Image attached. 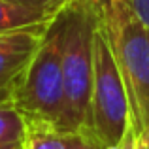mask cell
<instances>
[{
    "mask_svg": "<svg viewBox=\"0 0 149 149\" xmlns=\"http://www.w3.org/2000/svg\"><path fill=\"white\" fill-rule=\"evenodd\" d=\"M62 47L64 115L61 130L74 134L89 128V106L93 89L95 32L98 15L83 0H72L57 17Z\"/></svg>",
    "mask_w": 149,
    "mask_h": 149,
    "instance_id": "6da1fadb",
    "label": "cell"
},
{
    "mask_svg": "<svg viewBox=\"0 0 149 149\" xmlns=\"http://www.w3.org/2000/svg\"><path fill=\"white\" fill-rule=\"evenodd\" d=\"M115 64L123 77L136 134L149 127V26L128 0H113L98 17Z\"/></svg>",
    "mask_w": 149,
    "mask_h": 149,
    "instance_id": "7a4b0ae2",
    "label": "cell"
},
{
    "mask_svg": "<svg viewBox=\"0 0 149 149\" xmlns=\"http://www.w3.org/2000/svg\"><path fill=\"white\" fill-rule=\"evenodd\" d=\"M11 104L29 119L47 121L61 128L64 115V79L57 19L23 74Z\"/></svg>",
    "mask_w": 149,
    "mask_h": 149,
    "instance_id": "3957f363",
    "label": "cell"
},
{
    "mask_svg": "<svg viewBox=\"0 0 149 149\" xmlns=\"http://www.w3.org/2000/svg\"><path fill=\"white\" fill-rule=\"evenodd\" d=\"M95 58H93V89L89 106V130L106 147L115 146L132 127L130 104L123 77L115 64L113 53L106 40L100 23L95 32Z\"/></svg>",
    "mask_w": 149,
    "mask_h": 149,
    "instance_id": "277c9868",
    "label": "cell"
},
{
    "mask_svg": "<svg viewBox=\"0 0 149 149\" xmlns=\"http://www.w3.org/2000/svg\"><path fill=\"white\" fill-rule=\"evenodd\" d=\"M49 26L0 34V104H11L19 81L42 45Z\"/></svg>",
    "mask_w": 149,
    "mask_h": 149,
    "instance_id": "5b68a950",
    "label": "cell"
},
{
    "mask_svg": "<svg viewBox=\"0 0 149 149\" xmlns=\"http://www.w3.org/2000/svg\"><path fill=\"white\" fill-rule=\"evenodd\" d=\"M61 15V11L34 8L26 4L0 0V34L11 30H25L36 26H49Z\"/></svg>",
    "mask_w": 149,
    "mask_h": 149,
    "instance_id": "8992f818",
    "label": "cell"
},
{
    "mask_svg": "<svg viewBox=\"0 0 149 149\" xmlns=\"http://www.w3.org/2000/svg\"><path fill=\"white\" fill-rule=\"evenodd\" d=\"M23 149H68V138L53 123L25 117Z\"/></svg>",
    "mask_w": 149,
    "mask_h": 149,
    "instance_id": "52a82bcc",
    "label": "cell"
},
{
    "mask_svg": "<svg viewBox=\"0 0 149 149\" xmlns=\"http://www.w3.org/2000/svg\"><path fill=\"white\" fill-rule=\"evenodd\" d=\"M25 117L13 104H0V143H23Z\"/></svg>",
    "mask_w": 149,
    "mask_h": 149,
    "instance_id": "ba28073f",
    "label": "cell"
},
{
    "mask_svg": "<svg viewBox=\"0 0 149 149\" xmlns=\"http://www.w3.org/2000/svg\"><path fill=\"white\" fill-rule=\"evenodd\" d=\"M66 138H68V149H106V146L89 128H83L74 134H66Z\"/></svg>",
    "mask_w": 149,
    "mask_h": 149,
    "instance_id": "9c48e42d",
    "label": "cell"
},
{
    "mask_svg": "<svg viewBox=\"0 0 149 149\" xmlns=\"http://www.w3.org/2000/svg\"><path fill=\"white\" fill-rule=\"evenodd\" d=\"M11 2L26 4V6H34V8H45V10H53V11H62L72 0H11Z\"/></svg>",
    "mask_w": 149,
    "mask_h": 149,
    "instance_id": "30bf717a",
    "label": "cell"
},
{
    "mask_svg": "<svg viewBox=\"0 0 149 149\" xmlns=\"http://www.w3.org/2000/svg\"><path fill=\"white\" fill-rule=\"evenodd\" d=\"M128 6L136 13V17L149 26V0H128Z\"/></svg>",
    "mask_w": 149,
    "mask_h": 149,
    "instance_id": "8fae6325",
    "label": "cell"
},
{
    "mask_svg": "<svg viewBox=\"0 0 149 149\" xmlns=\"http://www.w3.org/2000/svg\"><path fill=\"white\" fill-rule=\"evenodd\" d=\"M136 136H138V134H136L134 127H130L127 132H125V136L115 143V146H109V147H106V149H134V146H136Z\"/></svg>",
    "mask_w": 149,
    "mask_h": 149,
    "instance_id": "7c38bea8",
    "label": "cell"
},
{
    "mask_svg": "<svg viewBox=\"0 0 149 149\" xmlns=\"http://www.w3.org/2000/svg\"><path fill=\"white\" fill-rule=\"evenodd\" d=\"M83 2H85V4H89V6L93 8V11H95V13L100 17V13L109 6V4L113 2V0H83Z\"/></svg>",
    "mask_w": 149,
    "mask_h": 149,
    "instance_id": "4fadbf2b",
    "label": "cell"
},
{
    "mask_svg": "<svg viewBox=\"0 0 149 149\" xmlns=\"http://www.w3.org/2000/svg\"><path fill=\"white\" fill-rule=\"evenodd\" d=\"M134 149H149V127L143 128L142 132H138L136 136V146Z\"/></svg>",
    "mask_w": 149,
    "mask_h": 149,
    "instance_id": "5bb4252c",
    "label": "cell"
},
{
    "mask_svg": "<svg viewBox=\"0 0 149 149\" xmlns=\"http://www.w3.org/2000/svg\"><path fill=\"white\" fill-rule=\"evenodd\" d=\"M0 149H23V143H0Z\"/></svg>",
    "mask_w": 149,
    "mask_h": 149,
    "instance_id": "9a60e30c",
    "label": "cell"
}]
</instances>
